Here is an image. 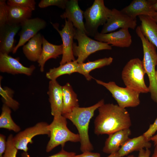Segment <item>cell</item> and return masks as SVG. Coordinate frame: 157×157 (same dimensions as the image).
I'll return each mask as SVG.
<instances>
[{
    "label": "cell",
    "mask_w": 157,
    "mask_h": 157,
    "mask_svg": "<svg viewBox=\"0 0 157 157\" xmlns=\"http://www.w3.org/2000/svg\"><path fill=\"white\" fill-rule=\"evenodd\" d=\"M98 109L99 114L94 121L96 135H109L131 126L130 114L125 108L109 103L104 104Z\"/></svg>",
    "instance_id": "1"
},
{
    "label": "cell",
    "mask_w": 157,
    "mask_h": 157,
    "mask_svg": "<svg viewBox=\"0 0 157 157\" xmlns=\"http://www.w3.org/2000/svg\"><path fill=\"white\" fill-rule=\"evenodd\" d=\"M104 104V100L102 99L92 106L87 107H76L71 112L62 115L69 120L76 128L80 139V149L82 153L91 152L93 150L89 138V124L95 111Z\"/></svg>",
    "instance_id": "2"
},
{
    "label": "cell",
    "mask_w": 157,
    "mask_h": 157,
    "mask_svg": "<svg viewBox=\"0 0 157 157\" xmlns=\"http://www.w3.org/2000/svg\"><path fill=\"white\" fill-rule=\"evenodd\" d=\"M142 44L143 57V65L148 77L149 92L152 100L157 104V82L156 79V66L157 65L156 47L142 34L140 28L135 31Z\"/></svg>",
    "instance_id": "3"
},
{
    "label": "cell",
    "mask_w": 157,
    "mask_h": 157,
    "mask_svg": "<svg viewBox=\"0 0 157 157\" xmlns=\"http://www.w3.org/2000/svg\"><path fill=\"white\" fill-rule=\"evenodd\" d=\"M53 117V121L49 125L50 138L46 147L47 152L51 151L59 145L63 148L67 142H80L78 134L73 133L68 129L65 117L62 115H56Z\"/></svg>",
    "instance_id": "4"
},
{
    "label": "cell",
    "mask_w": 157,
    "mask_h": 157,
    "mask_svg": "<svg viewBox=\"0 0 157 157\" xmlns=\"http://www.w3.org/2000/svg\"><path fill=\"white\" fill-rule=\"evenodd\" d=\"M146 72L142 61L138 58L130 60L124 67L122 78L126 86L141 93L149 92L144 80Z\"/></svg>",
    "instance_id": "5"
},
{
    "label": "cell",
    "mask_w": 157,
    "mask_h": 157,
    "mask_svg": "<svg viewBox=\"0 0 157 157\" xmlns=\"http://www.w3.org/2000/svg\"><path fill=\"white\" fill-rule=\"evenodd\" d=\"M112 13V10L105 5L103 0H95L92 5L84 11L86 35L94 37L99 26L104 25Z\"/></svg>",
    "instance_id": "6"
},
{
    "label": "cell",
    "mask_w": 157,
    "mask_h": 157,
    "mask_svg": "<svg viewBox=\"0 0 157 157\" xmlns=\"http://www.w3.org/2000/svg\"><path fill=\"white\" fill-rule=\"evenodd\" d=\"M74 38L77 40L78 45L74 43L73 53L77 57L76 60L79 63H83L89 55L97 51L112 49L111 46L93 40L76 28Z\"/></svg>",
    "instance_id": "7"
},
{
    "label": "cell",
    "mask_w": 157,
    "mask_h": 157,
    "mask_svg": "<svg viewBox=\"0 0 157 157\" xmlns=\"http://www.w3.org/2000/svg\"><path fill=\"white\" fill-rule=\"evenodd\" d=\"M95 81L109 91L119 107L125 108L135 107L140 104V93L138 91L127 87H120L113 81L106 83L100 80Z\"/></svg>",
    "instance_id": "8"
},
{
    "label": "cell",
    "mask_w": 157,
    "mask_h": 157,
    "mask_svg": "<svg viewBox=\"0 0 157 157\" xmlns=\"http://www.w3.org/2000/svg\"><path fill=\"white\" fill-rule=\"evenodd\" d=\"M49 125L47 123L40 122L34 126L26 129L19 132L13 137L14 144L18 150H22L27 152L28 148V144H32L33 138L40 135H47L49 136Z\"/></svg>",
    "instance_id": "9"
},
{
    "label": "cell",
    "mask_w": 157,
    "mask_h": 157,
    "mask_svg": "<svg viewBox=\"0 0 157 157\" xmlns=\"http://www.w3.org/2000/svg\"><path fill=\"white\" fill-rule=\"evenodd\" d=\"M52 24L59 33L63 42V53L60 65L75 60L73 51V39L75 28L72 23L69 20L65 19V25L61 30L59 29L57 24Z\"/></svg>",
    "instance_id": "10"
},
{
    "label": "cell",
    "mask_w": 157,
    "mask_h": 157,
    "mask_svg": "<svg viewBox=\"0 0 157 157\" xmlns=\"http://www.w3.org/2000/svg\"><path fill=\"white\" fill-rule=\"evenodd\" d=\"M137 25L136 19H134L120 10L113 8L112 13L103 25L100 33L105 34L118 29L131 28L134 30Z\"/></svg>",
    "instance_id": "11"
},
{
    "label": "cell",
    "mask_w": 157,
    "mask_h": 157,
    "mask_svg": "<svg viewBox=\"0 0 157 157\" xmlns=\"http://www.w3.org/2000/svg\"><path fill=\"white\" fill-rule=\"evenodd\" d=\"M47 23L44 19L39 17L28 19L21 24V30L19 33V39L15 46L13 53H16L18 49L23 46L31 38L38 34L40 30L44 29Z\"/></svg>",
    "instance_id": "12"
},
{
    "label": "cell",
    "mask_w": 157,
    "mask_h": 157,
    "mask_svg": "<svg viewBox=\"0 0 157 157\" xmlns=\"http://www.w3.org/2000/svg\"><path fill=\"white\" fill-rule=\"evenodd\" d=\"M94 38L96 40L120 48L129 47L132 42L131 36L127 28L105 34L98 32Z\"/></svg>",
    "instance_id": "13"
},
{
    "label": "cell",
    "mask_w": 157,
    "mask_h": 157,
    "mask_svg": "<svg viewBox=\"0 0 157 157\" xmlns=\"http://www.w3.org/2000/svg\"><path fill=\"white\" fill-rule=\"evenodd\" d=\"M35 69L32 65L27 67L24 66L19 62L18 58H14L8 54L0 53V71L16 74H23L30 76Z\"/></svg>",
    "instance_id": "14"
},
{
    "label": "cell",
    "mask_w": 157,
    "mask_h": 157,
    "mask_svg": "<svg viewBox=\"0 0 157 157\" xmlns=\"http://www.w3.org/2000/svg\"><path fill=\"white\" fill-rule=\"evenodd\" d=\"M65 10L60 17L71 21L74 27L82 33L86 34L83 22V13L80 8L77 0H68Z\"/></svg>",
    "instance_id": "15"
},
{
    "label": "cell",
    "mask_w": 157,
    "mask_h": 157,
    "mask_svg": "<svg viewBox=\"0 0 157 157\" xmlns=\"http://www.w3.org/2000/svg\"><path fill=\"white\" fill-rule=\"evenodd\" d=\"M21 28L20 25L5 24L0 26V53L7 54L13 52L15 37Z\"/></svg>",
    "instance_id": "16"
},
{
    "label": "cell",
    "mask_w": 157,
    "mask_h": 157,
    "mask_svg": "<svg viewBox=\"0 0 157 157\" xmlns=\"http://www.w3.org/2000/svg\"><path fill=\"white\" fill-rule=\"evenodd\" d=\"M155 0H133L121 10L134 19L140 15L153 17L157 14L152 8Z\"/></svg>",
    "instance_id": "17"
},
{
    "label": "cell",
    "mask_w": 157,
    "mask_h": 157,
    "mask_svg": "<svg viewBox=\"0 0 157 157\" xmlns=\"http://www.w3.org/2000/svg\"><path fill=\"white\" fill-rule=\"evenodd\" d=\"M62 86L56 80H50L49 82L47 93L50 104L51 113L53 116L62 115L63 108Z\"/></svg>",
    "instance_id": "18"
},
{
    "label": "cell",
    "mask_w": 157,
    "mask_h": 157,
    "mask_svg": "<svg viewBox=\"0 0 157 157\" xmlns=\"http://www.w3.org/2000/svg\"><path fill=\"white\" fill-rule=\"evenodd\" d=\"M131 131L130 129L122 130L108 135L103 151L110 154L118 152L121 147L129 138Z\"/></svg>",
    "instance_id": "19"
},
{
    "label": "cell",
    "mask_w": 157,
    "mask_h": 157,
    "mask_svg": "<svg viewBox=\"0 0 157 157\" xmlns=\"http://www.w3.org/2000/svg\"><path fill=\"white\" fill-rule=\"evenodd\" d=\"M43 37L40 33H38L23 46V53L28 60L38 62L39 60L42 50Z\"/></svg>",
    "instance_id": "20"
},
{
    "label": "cell",
    "mask_w": 157,
    "mask_h": 157,
    "mask_svg": "<svg viewBox=\"0 0 157 157\" xmlns=\"http://www.w3.org/2000/svg\"><path fill=\"white\" fill-rule=\"evenodd\" d=\"M143 135L132 138H129L118 151L120 157L144 149H149L151 144Z\"/></svg>",
    "instance_id": "21"
},
{
    "label": "cell",
    "mask_w": 157,
    "mask_h": 157,
    "mask_svg": "<svg viewBox=\"0 0 157 157\" xmlns=\"http://www.w3.org/2000/svg\"><path fill=\"white\" fill-rule=\"evenodd\" d=\"M62 45H57L49 42L43 36L42 50L40 58L38 61L41 72L44 71L46 62L50 58L56 59L62 55Z\"/></svg>",
    "instance_id": "22"
},
{
    "label": "cell",
    "mask_w": 157,
    "mask_h": 157,
    "mask_svg": "<svg viewBox=\"0 0 157 157\" xmlns=\"http://www.w3.org/2000/svg\"><path fill=\"white\" fill-rule=\"evenodd\" d=\"M141 22L139 27L142 34L157 48V23L152 17L138 16Z\"/></svg>",
    "instance_id": "23"
},
{
    "label": "cell",
    "mask_w": 157,
    "mask_h": 157,
    "mask_svg": "<svg viewBox=\"0 0 157 157\" xmlns=\"http://www.w3.org/2000/svg\"><path fill=\"white\" fill-rule=\"evenodd\" d=\"M8 23L20 25L31 18L32 11L29 9L7 5Z\"/></svg>",
    "instance_id": "24"
},
{
    "label": "cell",
    "mask_w": 157,
    "mask_h": 157,
    "mask_svg": "<svg viewBox=\"0 0 157 157\" xmlns=\"http://www.w3.org/2000/svg\"><path fill=\"white\" fill-rule=\"evenodd\" d=\"M63 108L62 115L71 112L75 108L79 107L76 93L69 83L62 86Z\"/></svg>",
    "instance_id": "25"
},
{
    "label": "cell",
    "mask_w": 157,
    "mask_h": 157,
    "mask_svg": "<svg viewBox=\"0 0 157 157\" xmlns=\"http://www.w3.org/2000/svg\"><path fill=\"white\" fill-rule=\"evenodd\" d=\"M79 72V63L76 60L60 65L57 67L51 69L46 74V77L50 80H55L59 76L65 74L70 75Z\"/></svg>",
    "instance_id": "26"
},
{
    "label": "cell",
    "mask_w": 157,
    "mask_h": 157,
    "mask_svg": "<svg viewBox=\"0 0 157 157\" xmlns=\"http://www.w3.org/2000/svg\"><path fill=\"white\" fill-rule=\"evenodd\" d=\"M113 60V58L111 57H105L94 61L78 63L79 73L84 75L87 80L90 81L92 78L89 74L91 71L97 68L109 65L112 63Z\"/></svg>",
    "instance_id": "27"
},
{
    "label": "cell",
    "mask_w": 157,
    "mask_h": 157,
    "mask_svg": "<svg viewBox=\"0 0 157 157\" xmlns=\"http://www.w3.org/2000/svg\"><path fill=\"white\" fill-rule=\"evenodd\" d=\"M1 110L0 116V128L12 130L16 133L19 132L21 128L12 119L10 108L4 104Z\"/></svg>",
    "instance_id": "28"
},
{
    "label": "cell",
    "mask_w": 157,
    "mask_h": 157,
    "mask_svg": "<svg viewBox=\"0 0 157 157\" xmlns=\"http://www.w3.org/2000/svg\"><path fill=\"white\" fill-rule=\"evenodd\" d=\"M0 79V94L2 96L4 104L14 110H17L19 105V102L13 98L14 92L9 88H3L1 86Z\"/></svg>",
    "instance_id": "29"
},
{
    "label": "cell",
    "mask_w": 157,
    "mask_h": 157,
    "mask_svg": "<svg viewBox=\"0 0 157 157\" xmlns=\"http://www.w3.org/2000/svg\"><path fill=\"white\" fill-rule=\"evenodd\" d=\"M7 4L9 6L27 8L32 11L35 9L36 2L34 0H8Z\"/></svg>",
    "instance_id": "30"
},
{
    "label": "cell",
    "mask_w": 157,
    "mask_h": 157,
    "mask_svg": "<svg viewBox=\"0 0 157 157\" xmlns=\"http://www.w3.org/2000/svg\"><path fill=\"white\" fill-rule=\"evenodd\" d=\"M13 136L10 134L8 137L6 147L3 157H16L18 149L15 147L13 142Z\"/></svg>",
    "instance_id": "31"
},
{
    "label": "cell",
    "mask_w": 157,
    "mask_h": 157,
    "mask_svg": "<svg viewBox=\"0 0 157 157\" xmlns=\"http://www.w3.org/2000/svg\"><path fill=\"white\" fill-rule=\"evenodd\" d=\"M68 0H41L38 4L41 8L51 6H56L63 9H65Z\"/></svg>",
    "instance_id": "32"
},
{
    "label": "cell",
    "mask_w": 157,
    "mask_h": 157,
    "mask_svg": "<svg viewBox=\"0 0 157 157\" xmlns=\"http://www.w3.org/2000/svg\"><path fill=\"white\" fill-rule=\"evenodd\" d=\"M7 6L5 0H0V26L8 23Z\"/></svg>",
    "instance_id": "33"
},
{
    "label": "cell",
    "mask_w": 157,
    "mask_h": 157,
    "mask_svg": "<svg viewBox=\"0 0 157 157\" xmlns=\"http://www.w3.org/2000/svg\"><path fill=\"white\" fill-rule=\"evenodd\" d=\"M76 155L75 153L73 152H68L62 148L58 153L51 156L47 157H73ZM21 157H31L27 152H23L21 154Z\"/></svg>",
    "instance_id": "34"
},
{
    "label": "cell",
    "mask_w": 157,
    "mask_h": 157,
    "mask_svg": "<svg viewBox=\"0 0 157 157\" xmlns=\"http://www.w3.org/2000/svg\"><path fill=\"white\" fill-rule=\"evenodd\" d=\"M157 131V117L154 122L150 124L148 129L143 134L148 140H150L152 137Z\"/></svg>",
    "instance_id": "35"
},
{
    "label": "cell",
    "mask_w": 157,
    "mask_h": 157,
    "mask_svg": "<svg viewBox=\"0 0 157 157\" xmlns=\"http://www.w3.org/2000/svg\"><path fill=\"white\" fill-rule=\"evenodd\" d=\"M6 136L2 134H0V157H3L6 147Z\"/></svg>",
    "instance_id": "36"
},
{
    "label": "cell",
    "mask_w": 157,
    "mask_h": 157,
    "mask_svg": "<svg viewBox=\"0 0 157 157\" xmlns=\"http://www.w3.org/2000/svg\"><path fill=\"white\" fill-rule=\"evenodd\" d=\"M73 157H101V156L98 153L88 151L82 153L80 154L76 155Z\"/></svg>",
    "instance_id": "37"
},
{
    "label": "cell",
    "mask_w": 157,
    "mask_h": 157,
    "mask_svg": "<svg viewBox=\"0 0 157 157\" xmlns=\"http://www.w3.org/2000/svg\"><path fill=\"white\" fill-rule=\"evenodd\" d=\"M150 140H151L154 143V145L156 144L157 143V134L151 137L150 138Z\"/></svg>",
    "instance_id": "38"
},
{
    "label": "cell",
    "mask_w": 157,
    "mask_h": 157,
    "mask_svg": "<svg viewBox=\"0 0 157 157\" xmlns=\"http://www.w3.org/2000/svg\"><path fill=\"white\" fill-rule=\"evenodd\" d=\"M152 8L156 12H157V0H155L152 5Z\"/></svg>",
    "instance_id": "39"
},
{
    "label": "cell",
    "mask_w": 157,
    "mask_h": 157,
    "mask_svg": "<svg viewBox=\"0 0 157 157\" xmlns=\"http://www.w3.org/2000/svg\"><path fill=\"white\" fill-rule=\"evenodd\" d=\"M154 146V152L151 157H157V143Z\"/></svg>",
    "instance_id": "40"
},
{
    "label": "cell",
    "mask_w": 157,
    "mask_h": 157,
    "mask_svg": "<svg viewBox=\"0 0 157 157\" xmlns=\"http://www.w3.org/2000/svg\"><path fill=\"white\" fill-rule=\"evenodd\" d=\"M107 157H120L118 152L111 154Z\"/></svg>",
    "instance_id": "41"
},
{
    "label": "cell",
    "mask_w": 157,
    "mask_h": 157,
    "mask_svg": "<svg viewBox=\"0 0 157 157\" xmlns=\"http://www.w3.org/2000/svg\"><path fill=\"white\" fill-rule=\"evenodd\" d=\"M152 17L157 23V14Z\"/></svg>",
    "instance_id": "42"
},
{
    "label": "cell",
    "mask_w": 157,
    "mask_h": 157,
    "mask_svg": "<svg viewBox=\"0 0 157 157\" xmlns=\"http://www.w3.org/2000/svg\"><path fill=\"white\" fill-rule=\"evenodd\" d=\"M156 66H157V69L156 70V80L157 82V65Z\"/></svg>",
    "instance_id": "43"
},
{
    "label": "cell",
    "mask_w": 157,
    "mask_h": 157,
    "mask_svg": "<svg viewBox=\"0 0 157 157\" xmlns=\"http://www.w3.org/2000/svg\"><path fill=\"white\" fill-rule=\"evenodd\" d=\"M127 157H136L133 155H131L127 156Z\"/></svg>",
    "instance_id": "44"
}]
</instances>
